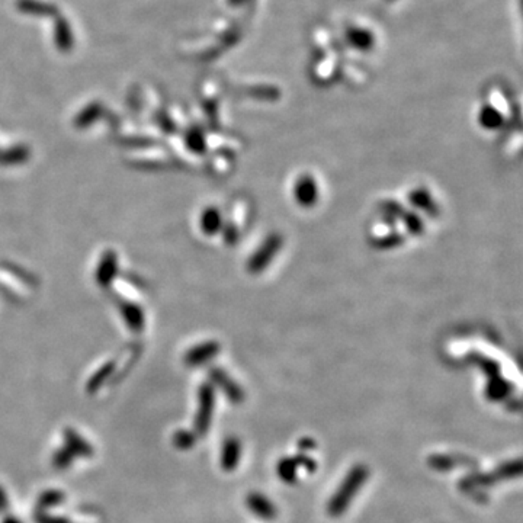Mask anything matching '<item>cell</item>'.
I'll use <instances>...</instances> for the list:
<instances>
[{
    "label": "cell",
    "mask_w": 523,
    "mask_h": 523,
    "mask_svg": "<svg viewBox=\"0 0 523 523\" xmlns=\"http://www.w3.org/2000/svg\"><path fill=\"white\" fill-rule=\"evenodd\" d=\"M5 523H22V522H19L18 519H14V518H12V519H8Z\"/></svg>",
    "instance_id": "obj_7"
},
{
    "label": "cell",
    "mask_w": 523,
    "mask_h": 523,
    "mask_svg": "<svg viewBox=\"0 0 523 523\" xmlns=\"http://www.w3.org/2000/svg\"><path fill=\"white\" fill-rule=\"evenodd\" d=\"M6 506V494L3 490H0V509Z\"/></svg>",
    "instance_id": "obj_6"
},
{
    "label": "cell",
    "mask_w": 523,
    "mask_h": 523,
    "mask_svg": "<svg viewBox=\"0 0 523 523\" xmlns=\"http://www.w3.org/2000/svg\"><path fill=\"white\" fill-rule=\"evenodd\" d=\"M365 477H366V472L363 468H358V470L353 471V474L350 475V479H348V481L343 484L339 494H336V497L333 498L331 506H330L331 513H335V515L342 513V510L346 507V505L349 502L348 498H350L356 493V490H358L356 487L359 485V483L362 484Z\"/></svg>",
    "instance_id": "obj_1"
},
{
    "label": "cell",
    "mask_w": 523,
    "mask_h": 523,
    "mask_svg": "<svg viewBox=\"0 0 523 523\" xmlns=\"http://www.w3.org/2000/svg\"><path fill=\"white\" fill-rule=\"evenodd\" d=\"M479 121L485 129H498L505 123V116L500 111L496 110L494 106L485 105L480 111Z\"/></svg>",
    "instance_id": "obj_2"
},
{
    "label": "cell",
    "mask_w": 523,
    "mask_h": 523,
    "mask_svg": "<svg viewBox=\"0 0 523 523\" xmlns=\"http://www.w3.org/2000/svg\"><path fill=\"white\" fill-rule=\"evenodd\" d=\"M251 507L255 510V513L264 516V518H270L273 515V509H272L270 503L260 496H253L251 498Z\"/></svg>",
    "instance_id": "obj_4"
},
{
    "label": "cell",
    "mask_w": 523,
    "mask_h": 523,
    "mask_svg": "<svg viewBox=\"0 0 523 523\" xmlns=\"http://www.w3.org/2000/svg\"><path fill=\"white\" fill-rule=\"evenodd\" d=\"M229 450H227V455L224 457V463H227L229 458H233V463H235L237 458H239V445H237L234 441L233 444H229Z\"/></svg>",
    "instance_id": "obj_5"
},
{
    "label": "cell",
    "mask_w": 523,
    "mask_h": 523,
    "mask_svg": "<svg viewBox=\"0 0 523 523\" xmlns=\"http://www.w3.org/2000/svg\"><path fill=\"white\" fill-rule=\"evenodd\" d=\"M510 387L500 377H493L492 383L487 387V394L492 400H500L507 396Z\"/></svg>",
    "instance_id": "obj_3"
},
{
    "label": "cell",
    "mask_w": 523,
    "mask_h": 523,
    "mask_svg": "<svg viewBox=\"0 0 523 523\" xmlns=\"http://www.w3.org/2000/svg\"><path fill=\"white\" fill-rule=\"evenodd\" d=\"M520 6H522V12H523V0H520Z\"/></svg>",
    "instance_id": "obj_8"
}]
</instances>
